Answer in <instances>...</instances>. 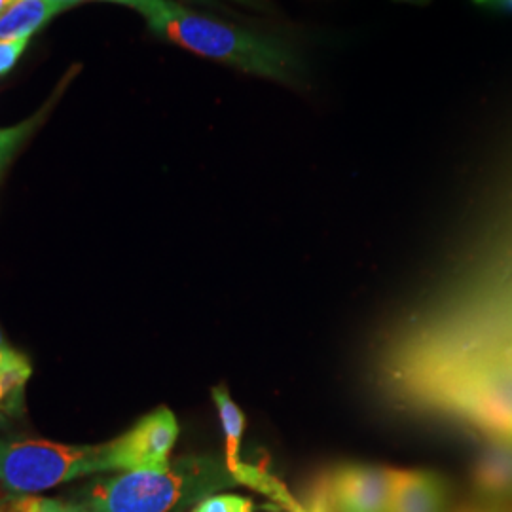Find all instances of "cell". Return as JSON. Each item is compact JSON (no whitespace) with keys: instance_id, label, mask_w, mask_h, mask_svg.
<instances>
[{"instance_id":"cell-1","label":"cell","mask_w":512,"mask_h":512,"mask_svg":"<svg viewBox=\"0 0 512 512\" xmlns=\"http://www.w3.org/2000/svg\"><path fill=\"white\" fill-rule=\"evenodd\" d=\"M137 10L148 29L192 54L281 84L304 76L302 57L279 38L198 14L175 0H118Z\"/></svg>"},{"instance_id":"cell-2","label":"cell","mask_w":512,"mask_h":512,"mask_svg":"<svg viewBox=\"0 0 512 512\" xmlns=\"http://www.w3.org/2000/svg\"><path fill=\"white\" fill-rule=\"evenodd\" d=\"M207 459H183L164 471H131L95 482L82 501L92 512H171L232 482Z\"/></svg>"},{"instance_id":"cell-3","label":"cell","mask_w":512,"mask_h":512,"mask_svg":"<svg viewBox=\"0 0 512 512\" xmlns=\"http://www.w3.org/2000/svg\"><path fill=\"white\" fill-rule=\"evenodd\" d=\"M110 473L105 444H61L52 440L0 439V488L37 494L80 476Z\"/></svg>"},{"instance_id":"cell-4","label":"cell","mask_w":512,"mask_h":512,"mask_svg":"<svg viewBox=\"0 0 512 512\" xmlns=\"http://www.w3.org/2000/svg\"><path fill=\"white\" fill-rule=\"evenodd\" d=\"M450 393L463 416L492 437L512 439V363L507 357L465 370Z\"/></svg>"},{"instance_id":"cell-5","label":"cell","mask_w":512,"mask_h":512,"mask_svg":"<svg viewBox=\"0 0 512 512\" xmlns=\"http://www.w3.org/2000/svg\"><path fill=\"white\" fill-rule=\"evenodd\" d=\"M393 469L344 463L319 478L313 512H389Z\"/></svg>"},{"instance_id":"cell-6","label":"cell","mask_w":512,"mask_h":512,"mask_svg":"<svg viewBox=\"0 0 512 512\" xmlns=\"http://www.w3.org/2000/svg\"><path fill=\"white\" fill-rule=\"evenodd\" d=\"M177 437L179 423L175 414L165 406L156 408L137 421L128 433L107 442L110 473L169 469Z\"/></svg>"},{"instance_id":"cell-7","label":"cell","mask_w":512,"mask_h":512,"mask_svg":"<svg viewBox=\"0 0 512 512\" xmlns=\"http://www.w3.org/2000/svg\"><path fill=\"white\" fill-rule=\"evenodd\" d=\"M446 503L444 478L427 471L393 469L389 512H444Z\"/></svg>"},{"instance_id":"cell-8","label":"cell","mask_w":512,"mask_h":512,"mask_svg":"<svg viewBox=\"0 0 512 512\" xmlns=\"http://www.w3.org/2000/svg\"><path fill=\"white\" fill-rule=\"evenodd\" d=\"M476 492L494 501L512 499V439L492 437L473 465Z\"/></svg>"},{"instance_id":"cell-9","label":"cell","mask_w":512,"mask_h":512,"mask_svg":"<svg viewBox=\"0 0 512 512\" xmlns=\"http://www.w3.org/2000/svg\"><path fill=\"white\" fill-rule=\"evenodd\" d=\"M71 6L65 0H16L0 18V40L31 38L40 27Z\"/></svg>"},{"instance_id":"cell-10","label":"cell","mask_w":512,"mask_h":512,"mask_svg":"<svg viewBox=\"0 0 512 512\" xmlns=\"http://www.w3.org/2000/svg\"><path fill=\"white\" fill-rule=\"evenodd\" d=\"M33 374L29 359L10 348L0 332V416L14 414L21 406L25 385Z\"/></svg>"},{"instance_id":"cell-11","label":"cell","mask_w":512,"mask_h":512,"mask_svg":"<svg viewBox=\"0 0 512 512\" xmlns=\"http://www.w3.org/2000/svg\"><path fill=\"white\" fill-rule=\"evenodd\" d=\"M213 399L219 408L220 423H222V433L226 440V469L230 476L236 482L239 469L243 465L241 461V437L245 431V416L241 412L238 404L232 401L230 393L226 387H215L213 389Z\"/></svg>"},{"instance_id":"cell-12","label":"cell","mask_w":512,"mask_h":512,"mask_svg":"<svg viewBox=\"0 0 512 512\" xmlns=\"http://www.w3.org/2000/svg\"><path fill=\"white\" fill-rule=\"evenodd\" d=\"M0 512H92L84 503H65L33 494L0 495Z\"/></svg>"},{"instance_id":"cell-13","label":"cell","mask_w":512,"mask_h":512,"mask_svg":"<svg viewBox=\"0 0 512 512\" xmlns=\"http://www.w3.org/2000/svg\"><path fill=\"white\" fill-rule=\"evenodd\" d=\"M57 97H59V92L54 93V97L46 103V107H42L35 116H31L29 120L21 122L18 126L0 128V167L8 164V162L12 160V156L16 154V150H18V148L29 139V135L44 122L46 114L52 109V105H54Z\"/></svg>"},{"instance_id":"cell-14","label":"cell","mask_w":512,"mask_h":512,"mask_svg":"<svg viewBox=\"0 0 512 512\" xmlns=\"http://www.w3.org/2000/svg\"><path fill=\"white\" fill-rule=\"evenodd\" d=\"M255 505L251 499L241 495H211L200 501L192 512H253Z\"/></svg>"},{"instance_id":"cell-15","label":"cell","mask_w":512,"mask_h":512,"mask_svg":"<svg viewBox=\"0 0 512 512\" xmlns=\"http://www.w3.org/2000/svg\"><path fill=\"white\" fill-rule=\"evenodd\" d=\"M31 38L0 40V76L10 73L18 65L19 57L27 50Z\"/></svg>"},{"instance_id":"cell-16","label":"cell","mask_w":512,"mask_h":512,"mask_svg":"<svg viewBox=\"0 0 512 512\" xmlns=\"http://www.w3.org/2000/svg\"><path fill=\"white\" fill-rule=\"evenodd\" d=\"M188 2H196V4H203V6H213V8H222L226 4H234V6H241V8H249L255 12H264L270 8L268 0H188Z\"/></svg>"},{"instance_id":"cell-17","label":"cell","mask_w":512,"mask_h":512,"mask_svg":"<svg viewBox=\"0 0 512 512\" xmlns=\"http://www.w3.org/2000/svg\"><path fill=\"white\" fill-rule=\"evenodd\" d=\"M478 6L492 10V12H501V14H512V0H475Z\"/></svg>"},{"instance_id":"cell-18","label":"cell","mask_w":512,"mask_h":512,"mask_svg":"<svg viewBox=\"0 0 512 512\" xmlns=\"http://www.w3.org/2000/svg\"><path fill=\"white\" fill-rule=\"evenodd\" d=\"M456 512H495L492 509H488V507H475V505H469V507H461Z\"/></svg>"},{"instance_id":"cell-19","label":"cell","mask_w":512,"mask_h":512,"mask_svg":"<svg viewBox=\"0 0 512 512\" xmlns=\"http://www.w3.org/2000/svg\"><path fill=\"white\" fill-rule=\"evenodd\" d=\"M16 0H0V18L10 10V6L14 4Z\"/></svg>"},{"instance_id":"cell-20","label":"cell","mask_w":512,"mask_h":512,"mask_svg":"<svg viewBox=\"0 0 512 512\" xmlns=\"http://www.w3.org/2000/svg\"><path fill=\"white\" fill-rule=\"evenodd\" d=\"M395 2H403V4H412V6H427L433 0H395Z\"/></svg>"},{"instance_id":"cell-21","label":"cell","mask_w":512,"mask_h":512,"mask_svg":"<svg viewBox=\"0 0 512 512\" xmlns=\"http://www.w3.org/2000/svg\"><path fill=\"white\" fill-rule=\"evenodd\" d=\"M65 2H71V4H76V2H82V0H65ZM101 2H114V4H116V0H101Z\"/></svg>"},{"instance_id":"cell-22","label":"cell","mask_w":512,"mask_h":512,"mask_svg":"<svg viewBox=\"0 0 512 512\" xmlns=\"http://www.w3.org/2000/svg\"><path fill=\"white\" fill-rule=\"evenodd\" d=\"M505 357H507V359H509V361L512 363V348L511 351H509V355H505Z\"/></svg>"},{"instance_id":"cell-23","label":"cell","mask_w":512,"mask_h":512,"mask_svg":"<svg viewBox=\"0 0 512 512\" xmlns=\"http://www.w3.org/2000/svg\"><path fill=\"white\" fill-rule=\"evenodd\" d=\"M304 512H313V511H310V509H304Z\"/></svg>"},{"instance_id":"cell-24","label":"cell","mask_w":512,"mask_h":512,"mask_svg":"<svg viewBox=\"0 0 512 512\" xmlns=\"http://www.w3.org/2000/svg\"><path fill=\"white\" fill-rule=\"evenodd\" d=\"M116 4H118V0H116Z\"/></svg>"}]
</instances>
